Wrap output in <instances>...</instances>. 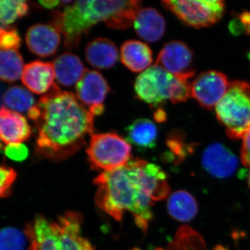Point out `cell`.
Returning a JSON list of instances; mask_svg holds the SVG:
<instances>
[{"label":"cell","mask_w":250,"mask_h":250,"mask_svg":"<svg viewBox=\"0 0 250 250\" xmlns=\"http://www.w3.org/2000/svg\"><path fill=\"white\" fill-rule=\"evenodd\" d=\"M94 184L98 187L95 202L100 209L118 221L129 212L144 232L152 220L154 202L164 200L170 192L167 174L160 166L140 159L102 172Z\"/></svg>","instance_id":"6da1fadb"},{"label":"cell","mask_w":250,"mask_h":250,"mask_svg":"<svg viewBox=\"0 0 250 250\" xmlns=\"http://www.w3.org/2000/svg\"><path fill=\"white\" fill-rule=\"evenodd\" d=\"M37 129L38 155L60 161L80 150L93 134L94 116L73 93L56 84L28 111Z\"/></svg>","instance_id":"7a4b0ae2"},{"label":"cell","mask_w":250,"mask_h":250,"mask_svg":"<svg viewBox=\"0 0 250 250\" xmlns=\"http://www.w3.org/2000/svg\"><path fill=\"white\" fill-rule=\"evenodd\" d=\"M141 8V1L138 0L76 1L62 11L54 12L52 24L63 36L64 46L75 48L82 36L98 23L104 22L112 29H127L134 23Z\"/></svg>","instance_id":"3957f363"},{"label":"cell","mask_w":250,"mask_h":250,"mask_svg":"<svg viewBox=\"0 0 250 250\" xmlns=\"http://www.w3.org/2000/svg\"><path fill=\"white\" fill-rule=\"evenodd\" d=\"M82 215L75 211L66 212L57 220L38 215L24 229L28 250H95L82 236Z\"/></svg>","instance_id":"277c9868"},{"label":"cell","mask_w":250,"mask_h":250,"mask_svg":"<svg viewBox=\"0 0 250 250\" xmlns=\"http://www.w3.org/2000/svg\"><path fill=\"white\" fill-rule=\"evenodd\" d=\"M134 91L140 100L152 108L159 107L166 100L178 104L191 97L188 81L179 80L156 65L137 77Z\"/></svg>","instance_id":"5b68a950"},{"label":"cell","mask_w":250,"mask_h":250,"mask_svg":"<svg viewBox=\"0 0 250 250\" xmlns=\"http://www.w3.org/2000/svg\"><path fill=\"white\" fill-rule=\"evenodd\" d=\"M215 108L229 137L243 139L250 129V83L241 80L230 82L228 91Z\"/></svg>","instance_id":"8992f818"},{"label":"cell","mask_w":250,"mask_h":250,"mask_svg":"<svg viewBox=\"0 0 250 250\" xmlns=\"http://www.w3.org/2000/svg\"><path fill=\"white\" fill-rule=\"evenodd\" d=\"M86 154L93 168L106 172L123 167L131 160V146L116 133L93 134Z\"/></svg>","instance_id":"52a82bcc"},{"label":"cell","mask_w":250,"mask_h":250,"mask_svg":"<svg viewBox=\"0 0 250 250\" xmlns=\"http://www.w3.org/2000/svg\"><path fill=\"white\" fill-rule=\"evenodd\" d=\"M182 22L194 28L208 27L218 22L225 13L220 0H177L161 2Z\"/></svg>","instance_id":"ba28073f"},{"label":"cell","mask_w":250,"mask_h":250,"mask_svg":"<svg viewBox=\"0 0 250 250\" xmlns=\"http://www.w3.org/2000/svg\"><path fill=\"white\" fill-rule=\"evenodd\" d=\"M155 65L179 80L188 81L195 76L193 52L182 41L166 43L158 55Z\"/></svg>","instance_id":"9c48e42d"},{"label":"cell","mask_w":250,"mask_h":250,"mask_svg":"<svg viewBox=\"0 0 250 250\" xmlns=\"http://www.w3.org/2000/svg\"><path fill=\"white\" fill-rule=\"evenodd\" d=\"M110 90L107 81L101 73L86 70L75 85V96L94 116H99L104 111V102Z\"/></svg>","instance_id":"30bf717a"},{"label":"cell","mask_w":250,"mask_h":250,"mask_svg":"<svg viewBox=\"0 0 250 250\" xmlns=\"http://www.w3.org/2000/svg\"><path fill=\"white\" fill-rule=\"evenodd\" d=\"M230 82L222 72L208 70L200 74L190 83L191 97L200 106L213 109L228 91Z\"/></svg>","instance_id":"8fae6325"},{"label":"cell","mask_w":250,"mask_h":250,"mask_svg":"<svg viewBox=\"0 0 250 250\" xmlns=\"http://www.w3.org/2000/svg\"><path fill=\"white\" fill-rule=\"evenodd\" d=\"M202 165L206 172L218 179L231 177L238 166V158L227 146L215 143L206 148L202 156Z\"/></svg>","instance_id":"7c38bea8"},{"label":"cell","mask_w":250,"mask_h":250,"mask_svg":"<svg viewBox=\"0 0 250 250\" xmlns=\"http://www.w3.org/2000/svg\"><path fill=\"white\" fill-rule=\"evenodd\" d=\"M25 41L31 53L41 57H49L57 52L62 42V36L53 24L39 23L29 28Z\"/></svg>","instance_id":"4fadbf2b"},{"label":"cell","mask_w":250,"mask_h":250,"mask_svg":"<svg viewBox=\"0 0 250 250\" xmlns=\"http://www.w3.org/2000/svg\"><path fill=\"white\" fill-rule=\"evenodd\" d=\"M30 125L22 115L8 108H0V141L8 145L19 144L31 135Z\"/></svg>","instance_id":"5bb4252c"},{"label":"cell","mask_w":250,"mask_h":250,"mask_svg":"<svg viewBox=\"0 0 250 250\" xmlns=\"http://www.w3.org/2000/svg\"><path fill=\"white\" fill-rule=\"evenodd\" d=\"M55 79L53 63L35 61L27 64L22 75L23 84L34 93L47 94L54 88Z\"/></svg>","instance_id":"9a60e30c"},{"label":"cell","mask_w":250,"mask_h":250,"mask_svg":"<svg viewBox=\"0 0 250 250\" xmlns=\"http://www.w3.org/2000/svg\"><path fill=\"white\" fill-rule=\"evenodd\" d=\"M134 27L140 38L149 42L160 40L166 30V22L159 11L153 8L141 9L135 18Z\"/></svg>","instance_id":"2e32d148"},{"label":"cell","mask_w":250,"mask_h":250,"mask_svg":"<svg viewBox=\"0 0 250 250\" xmlns=\"http://www.w3.org/2000/svg\"><path fill=\"white\" fill-rule=\"evenodd\" d=\"M152 56L150 47L141 41H127L121 46V62L133 72L142 73L150 67Z\"/></svg>","instance_id":"e0dca14e"},{"label":"cell","mask_w":250,"mask_h":250,"mask_svg":"<svg viewBox=\"0 0 250 250\" xmlns=\"http://www.w3.org/2000/svg\"><path fill=\"white\" fill-rule=\"evenodd\" d=\"M85 57L92 66L108 69L114 66L118 62L119 53L113 41L105 38H98L87 45Z\"/></svg>","instance_id":"ac0fdd59"},{"label":"cell","mask_w":250,"mask_h":250,"mask_svg":"<svg viewBox=\"0 0 250 250\" xmlns=\"http://www.w3.org/2000/svg\"><path fill=\"white\" fill-rule=\"evenodd\" d=\"M53 66L57 82L63 86L75 84L86 71L81 59L71 52H65L57 57Z\"/></svg>","instance_id":"d6986e66"},{"label":"cell","mask_w":250,"mask_h":250,"mask_svg":"<svg viewBox=\"0 0 250 250\" xmlns=\"http://www.w3.org/2000/svg\"><path fill=\"white\" fill-rule=\"evenodd\" d=\"M126 139L139 149H153L156 147L158 129L156 125L147 118H139L126 128Z\"/></svg>","instance_id":"ffe728a7"},{"label":"cell","mask_w":250,"mask_h":250,"mask_svg":"<svg viewBox=\"0 0 250 250\" xmlns=\"http://www.w3.org/2000/svg\"><path fill=\"white\" fill-rule=\"evenodd\" d=\"M167 211L172 218L188 223L198 213V204L195 197L187 190H179L171 194L167 203Z\"/></svg>","instance_id":"44dd1931"},{"label":"cell","mask_w":250,"mask_h":250,"mask_svg":"<svg viewBox=\"0 0 250 250\" xmlns=\"http://www.w3.org/2000/svg\"><path fill=\"white\" fill-rule=\"evenodd\" d=\"M24 67L22 55L18 50L0 49V80L16 82L22 77Z\"/></svg>","instance_id":"7402d4cb"},{"label":"cell","mask_w":250,"mask_h":250,"mask_svg":"<svg viewBox=\"0 0 250 250\" xmlns=\"http://www.w3.org/2000/svg\"><path fill=\"white\" fill-rule=\"evenodd\" d=\"M206 250V243L201 235L193 229L182 226L166 250Z\"/></svg>","instance_id":"603a6c76"},{"label":"cell","mask_w":250,"mask_h":250,"mask_svg":"<svg viewBox=\"0 0 250 250\" xmlns=\"http://www.w3.org/2000/svg\"><path fill=\"white\" fill-rule=\"evenodd\" d=\"M2 100L7 107L18 112L28 111L35 105V99L30 92L20 85L9 88Z\"/></svg>","instance_id":"cb8c5ba5"},{"label":"cell","mask_w":250,"mask_h":250,"mask_svg":"<svg viewBox=\"0 0 250 250\" xmlns=\"http://www.w3.org/2000/svg\"><path fill=\"white\" fill-rule=\"evenodd\" d=\"M29 11L27 1L0 0V26L11 27L18 20L27 16Z\"/></svg>","instance_id":"d4e9b609"},{"label":"cell","mask_w":250,"mask_h":250,"mask_svg":"<svg viewBox=\"0 0 250 250\" xmlns=\"http://www.w3.org/2000/svg\"><path fill=\"white\" fill-rule=\"evenodd\" d=\"M166 144L178 164L184 161L194 150L193 145L187 144L183 133L179 131L170 133L167 136Z\"/></svg>","instance_id":"484cf974"},{"label":"cell","mask_w":250,"mask_h":250,"mask_svg":"<svg viewBox=\"0 0 250 250\" xmlns=\"http://www.w3.org/2000/svg\"><path fill=\"white\" fill-rule=\"evenodd\" d=\"M25 236L18 229H2L0 230V250H24Z\"/></svg>","instance_id":"4316f807"},{"label":"cell","mask_w":250,"mask_h":250,"mask_svg":"<svg viewBox=\"0 0 250 250\" xmlns=\"http://www.w3.org/2000/svg\"><path fill=\"white\" fill-rule=\"evenodd\" d=\"M21 45V38L16 27H9L0 32V49L18 50Z\"/></svg>","instance_id":"83f0119b"},{"label":"cell","mask_w":250,"mask_h":250,"mask_svg":"<svg viewBox=\"0 0 250 250\" xmlns=\"http://www.w3.org/2000/svg\"><path fill=\"white\" fill-rule=\"evenodd\" d=\"M17 177L16 171L8 166L0 165V197H7Z\"/></svg>","instance_id":"f1b7e54d"},{"label":"cell","mask_w":250,"mask_h":250,"mask_svg":"<svg viewBox=\"0 0 250 250\" xmlns=\"http://www.w3.org/2000/svg\"><path fill=\"white\" fill-rule=\"evenodd\" d=\"M5 155L14 161H22L27 159L29 150L22 143L8 145L4 147Z\"/></svg>","instance_id":"f546056e"},{"label":"cell","mask_w":250,"mask_h":250,"mask_svg":"<svg viewBox=\"0 0 250 250\" xmlns=\"http://www.w3.org/2000/svg\"><path fill=\"white\" fill-rule=\"evenodd\" d=\"M230 29L234 34L242 32L250 34V11H245L233 20L230 24Z\"/></svg>","instance_id":"4dcf8cb0"},{"label":"cell","mask_w":250,"mask_h":250,"mask_svg":"<svg viewBox=\"0 0 250 250\" xmlns=\"http://www.w3.org/2000/svg\"><path fill=\"white\" fill-rule=\"evenodd\" d=\"M241 150L242 164L246 167H250V129L243 137Z\"/></svg>","instance_id":"1f68e13d"},{"label":"cell","mask_w":250,"mask_h":250,"mask_svg":"<svg viewBox=\"0 0 250 250\" xmlns=\"http://www.w3.org/2000/svg\"><path fill=\"white\" fill-rule=\"evenodd\" d=\"M154 120L157 123H164L167 119V115L165 111L163 108H159L156 109L155 113H154Z\"/></svg>","instance_id":"d6a6232c"},{"label":"cell","mask_w":250,"mask_h":250,"mask_svg":"<svg viewBox=\"0 0 250 250\" xmlns=\"http://www.w3.org/2000/svg\"><path fill=\"white\" fill-rule=\"evenodd\" d=\"M39 4L46 9H53V8L57 7L61 4V1H57V0H48V1H39Z\"/></svg>","instance_id":"836d02e7"},{"label":"cell","mask_w":250,"mask_h":250,"mask_svg":"<svg viewBox=\"0 0 250 250\" xmlns=\"http://www.w3.org/2000/svg\"><path fill=\"white\" fill-rule=\"evenodd\" d=\"M213 250H228V249L223 246H217L215 247Z\"/></svg>","instance_id":"e575fe53"},{"label":"cell","mask_w":250,"mask_h":250,"mask_svg":"<svg viewBox=\"0 0 250 250\" xmlns=\"http://www.w3.org/2000/svg\"><path fill=\"white\" fill-rule=\"evenodd\" d=\"M246 176H247V178H248V184L250 188V169L248 172H246Z\"/></svg>","instance_id":"d590c367"},{"label":"cell","mask_w":250,"mask_h":250,"mask_svg":"<svg viewBox=\"0 0 250 250\" xmlns=\"http://www.w3.org/2000/svg\"><path fill=\"white\" fill-rule=\"evenodd\" d=\"M4 146H3L2 143H1V141H0V152H1V151L4 150Z\"/></svg>","instance_id":"8d00e7d4"}]
</instances>
